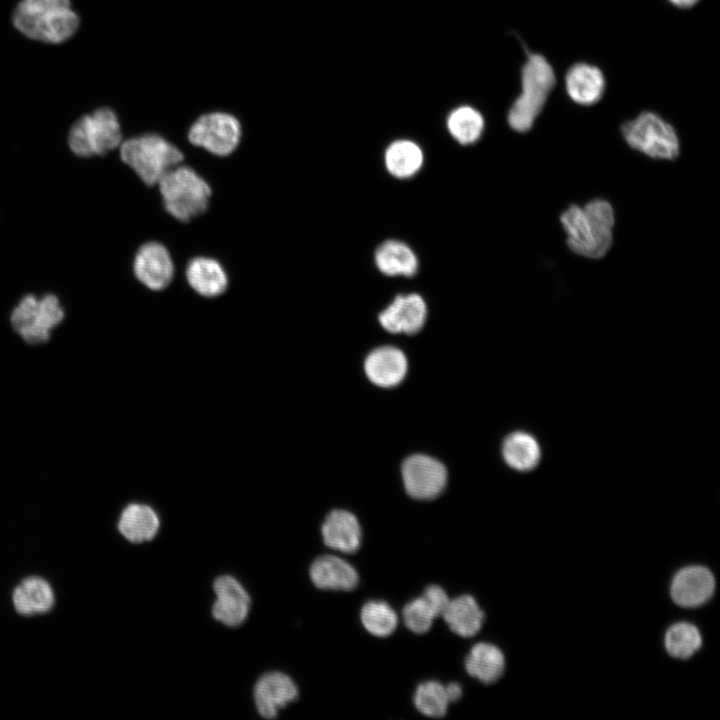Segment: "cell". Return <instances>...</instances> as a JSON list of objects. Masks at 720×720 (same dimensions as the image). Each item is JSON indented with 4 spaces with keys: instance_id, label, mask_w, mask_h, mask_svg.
I'll use <instances>...</instances> for the list:
<instances>
[{
    "instance_id": "obj_1",
    "label": "cell",
    "mask_w": 720,
    "mask_h": 720,
    "mask_svg": "<svg viewBox=\"0 0 720 720\" xmlns=\"http://www.w3.org/2000/svg\"><path fill=\"white\" fill-rule=\"evenodd\" d=\"M560 221L574 253L599 259L611 248L615 217L608 201L595 199L583 207L572 205L562 213Z\"/></svg>"
},
{
    "instance_id": "obj_2",
    "label": "cell",
    "mask_w": 720,
    "mask_h": 720,
    "mask_svg": "<svg viewBox=\"0 0 720 720\" xmlns=\"http://www.w3.org/2000/svg\"><path fill=\"white\" fill-rule=\"evenodd\" d=\"M12 23L27 38L59 44L76 33L80 19L70 0H21L14 9Z\"/></svg>"
},
{
    "instance_id": "obj_3",
    "label": "cell",
    "mask_w": 720,
    "mask_h": 720,
    "mask_svg": "<svg viewBox=\"0 0 720 720\" xmlns=\"http://www.w3.org/2000/svg\"><path fill=\"white\" fill-rule=\"evenodd\" d=\"M120 157L147 186L156 185L172 168L182 163V151L157 133L128 138L120 144Z\"/></svg>"
},
{
    "instance_id": "obj_4",
    "label": "cell",
    "mask_w": 720,
    "mask_h": 720,
    "mask_svg": "<svg viewBox=\"0 0 720 720\" xmlns=\"http://www.w3.org/2000/svg\"><path fill=\"white\" fill-rule=\"evenodd\" d=\"M166 212L180 222H189L208 208L212 189L192 167L172 168L157 183Z\"/></svg>"
},
{
    "instance_id": "obj_5",
    "label": "cell",
    "mask_w": 720,
    "mask_h": 720,
    "mask_svg": "<svg viewBox=\"0 0 720 720\" xmlns=\"http://www.w3.org/2000/svg\"><path fill=\"white\" fill-rule=\"evenodd\" d=\"M556 82L552 66L541 55L529 53L521 71L522 91L508 112V123L517 132L534 124Z\"/></svg>"
},
{
    "instance_id": "obj_6",
    "label": "cell",
    "mask_w": 720,
    "mask_h": 720,
    "mask_svg": "<svg viewBox=\"0 0 720 720\" xmlns=\"http://www.w3.org/2000/svg\"><path fill=\"white\" fill-rule=\"evenodd\" d=\"M119 118L109 107H100L76 120L68 132L70 150L78 157L103 156L122 143Z\"/></svg>"
},
{
    "instance_id": "obj_7",
    "label": "cell",
    "mask_w": 720,
    "mask_h": 720,
    "mask_svg": "<svg viewBox=\"0 0 720 720\" xmlns=\"http://www.w3.org/2000/svg\"><path fill=\"white\" fill-rule=\"evenodd\" d=\"M64 318V308L56 295L47 293L38 297L27 294L11 311L10 324L22 341L38 345L50 340L52 331Z\"/></svg>"
},
{
    "instance_id": "obj_8",
    "label": "cell",
    "mask_w": 720,
    "mask_h": 720,
    "mask_svg": "<svg viewBox=\"0 0 720 720\" xmlns=\"http://www.w3.org/2000/svg\"><path fill=\"white\" fill-rule=\"evenodd\" d=\"M627 144L651 157L672 160L679 155L680 143L674 128L653 112H643L622 126Z\"/></svg>"
},
{
    "instance_id": "obj_9",
    "label": "cell",
    "mask_w": 720,
    "mask_h": 720,
    "mask_svg": "<svg viewBox=\"0 0 720 720\" xmlns=\"http://www.w3.org/2000/svg\"><path fill=\"white\" fill-rule=\"evenodd\" d=\"M241 137L242 126L239 119L224 111L200 115L187 132L190 144L218 157L232 154L238 148Z\"/></svg>"
},
{
    "instance_id": "obj_10",
    "label": "cell",
    "mask_w": 720,
    "mask_h": 720,
    "mask_svg": "<svg viewBox=\"0 0 720 720\" xmlns=\"http://www.w3.org/2000/svg\"><path fill=\"white\" fill-rule=\"evenodd\" d=\"M402 477L407 493L416 499H432L444 489L447 471L438 460L426 455H412L402 466Z\"/></svg>"
},
{
    "instance_id": "obj_11",
    "label": "cell",
    "mask_w": 720,
    "mask_h": 720,
    "mask_svg": "<svg viewBox=\"0 0 720 720\" xmlns=\"http://www.w3.org/2000/svg\"><path fill=\"white\" fill-rule=\"evenodd\" d=\"M136 279L152 291H161L174 278V262L168 249L157 241L142 244L135 253L132 263Z\"/></svg>"
},
{
    "instance_id": "obj_12",
    "label": "cell",
    "mask_w": 720,
    "mask_h": 720,
    "mask_svg": "<svg viewBox=\"0 0 720 720\" xmlns=\"http://www.w3.org/2000/svg\"><path fill=\"white\" fill-rule=\"evenodd\" d=\"M715 579L704 566H688L680 569L672 579L670 594L679 606L693 608L703 605L713 595Z\"/></svg>"
},
{
    "instance_id": "obj_13",
    "label": "cell",
    "mask_w": 720,
    "mask_h": 720,
    "mask_svg": "<svg viewBox=\"0 0 720 720\" xmlns=\"http://www.w3.org/2000/svg\"><path fill=\"white\" fill-rule=\"evenodd\" d=\"M216 600L213 617L228 626L242 624L248 616L250 598L243 586L232 576L218 577L213 584Z\"/></svg>"
},
{
    "instance_id": "obj_14",
    "label": "cell",
    "mask_w": 720,
    "mask_h": 720,
    "mask_svg": "<svg viewBox=\"0 0 720 720\" xmlns=\"http://www.w3.org/2000/svg\"><path fill=\"white\" fill-rule=\"evenodd\" d=\"M427 307L416 293L398 295L379 314L381 326L390 333L415 334L424 326Z\"/></svg>"
},
{
    "instance_id": "obj_15",
    "label": "cell",
    "mask_w": 720,
    "mask_h": 720,
    "mask_svg": "<svg viewBox=\"0 0 720 720\" xmlns=\"http://www.w3.org/2000/svg\"><path fill=\"white\" fill-rule=\"evenodd\" d=\"M298 697L294 681L282 672H269L261 676L254 688V700L259 714L273 719L279 710Z\"/></svg>"
},
{
    "instance_id": "obj_16",
    "label": "cell",
    "mask_w": 720,
    "mask_h": 720,
    "mask_svg": "<svg viewBox=\"0 0 720 720\" xmlns=\"http://www.w3.org/2000/svg\"><path fill=\"white\" fill-rule=\"evenodd\" d=\"M185 278L197 294L208 298L220 296L228 286V275L223 265L207 256L192 258L186 265Z\"/></svg>"
},
{
    "instance_id": "obj_17",
    "label": "cell",
    "mask_w": 720,
    "mask_h": 720,
    "mask_svg": "<svg viewBox=\"0 0 720 720\" xmlns=\"http://www.w3.org/2000/svg\"><path fill=\"white\" fill-rule=\"evenodd\" d=\"M407 367L404 353L391 346L373 350L364 363L369 380L381 387H392L399 384L406 375Z\"/></svg>"
},
{
    "instance_id": "obj_18",
    "label": "cell",
    "mask_w": 720,
    "mask_h": 720,
    "mask_svg": "<svg viewBox=\"0 0 720 720\" xmlns=\"http://www.w3.org/2000/svg\"><path fill=\"white\" fill-rule=\"evenodd\" d=\"M310 578L320 589L350 591L359 581L355 568L335 555L316 558L310 567Z\"/></svg>"
},
{
    "instance_id": "obj_19",
    "label": "cell",
    "mask_w": 720,
    "mask_h": 720,
    "mask_svg": "<svg viewBox=\"0 0 720 720\" xmlns=\"http://www.w3.org/2000/svg\"><path fill=\"white\" fill-rule=\"evenodd\" d=\"M322 536L329 548L343 553H354L360 547L361 528L351 512L333 510L322 525Z\"/></svg>"
},
{
    "instance_id": "obj_20",
    "label": "cell",
    "mask_w": 720,
    "mask_h": 720,
    "mask_svg": "<svg viewBox=\"0 0 720 720\" xmlns=\"http://www.w3.org/2000/svg\"><path fill=\"white\" fill-rule=\"evenodd\" d=\"M565 86L568 96L575 103L592 105L601 99L605 89V79L599 68L578 63L567 71Z\"/></svg>"
},
{
    "instance_id": "obj_21",
    "label": "cell",
    "mask_w": 720,
    "mask_h": 720,
    "mask_svg": "<svg viewBox=\"0 0 720 720\" xmlns=\"http://www.w3.org/2000/svg\"><path fill=\"white\" fill-rule=\"evenodd\" d=\"M12 602L17 613L32 616L50 611L55 604V595L45 579L31 576L14 589Z\"/></svg>"
},
{
    "instance_id": "obj_22",
    "label": "cell",
    "mask_w": 720,
    "mask_h": 720,
    "mask_svg": "<svg viewBox=\"0 0 720 720\" xmlns=\"http://www.w3.org/2000/svg\"><path fill=\"white\" fill-rule=\"evenodd\" d=\"M160 520L152 507L146 504L131 503L121 512L118 530L132 543L149 541L157 534Z\"/></svg>"
},
{
    "instance_id": "obj_23",
    "label": "cell",
    "mask_w": 720,
    "mask_h": 720,
    "mask_svg": "<svg viewBox=\"0 0 720 720\" xmlns=\"http://www.w3.org/2000/svg\"><path fill=\"white\" fill-rule=\"evenodd\" d=\"M375 264L387 276H414L418 270V259L414 251L398 240H387L375 251Z\"/></svg>"
},
{
    "instance_id": "obj_24",
    "label": "cell",
    "mask_w": 720,
    "mask_h": 720,
    "mask_svg": "<svg viewBox=\"0 0 720 720\" xmlns=\"http://www.w3.org/2000/svg\"><path fill=\"white\" fill-rule=\"evenodd\" d=\"M442 617L454 633L472 637L481 629L484 613L472 596L461 595L450 600Z\"/></svg>"
},
{
    "instance_id": "obj_25",
    "label": "cell",
    "mask_w": 720,
    "mask_h": 720,
    "mask_svg": "<svg viewBox=\"0 0 720 720\" xmlns=\"http://www.w3.org/2000/svg\"><path fill=\"white\" fill-rule=\"evenodd\" d=\"M469 675L489 684L498 680L504 672L505 658L493 644L481 642L474 645L465 660Z\"/></svg>"
},
{
    "instance_id": "obj_26",
    "label": "cell",
    "mask_w": 720,
    "mask_h": 720,
    "mask_svg": "<svg viewBox=\"0 0 720 720\" xmlns=\"http://www.w3.org/2000/svg\"><path fill=\"white\" fill-rule=\"evenodd\" d=\"M424 155L421 148L410 140H397L386 149L384 162L388 172L404 179L415 175L422 167Z\"/></svg>"
},
{
    "instance_id": "obj_27",
    "label": "cell",
    "mask_w": 720,
    "mask_h": 720,
    "mask_svg": "<svg viewBox=\"0 0 720 720\" xmlns=\"http://www.w3.org/2000/svg\"><path fill=\"white\" fill-rule=\"evenodd\" d=\"M505 462L517 471H530L539 463L541 451L536 439L526 432H514L506 437L502 446Z\"/></svg>"
},
{
    "instance_id": "obj_28",
    "label": "cell",
    "mask_w": 720,
    "mask_h": 720,
    "mask_svg": "<svg viewBox=\"0 0 720 720\" xmlns=\"http://www.w3.org/2000/svg\"><path fill=\"white\" fill-rule=\"evenodd\" d=\"M447 128L457 142L468 145L480 138L484 129V119L476 109L461 106L449 114Z\"/></svg>"
},
{
    "instance_id": "obj_29",
    "label": "cell",
    "mask_w": 720,
    "mask_h": 720,
    "mask_svg": "<svg viewBox=\"0 0 720 720\" xmlns=\"http://www.w3.org/2000/svg\"><path fill=\"white\" fill-rule=\"evenodd\" d=\"M701 645V634L691 623H675L665 634V648L669 655L675 658H689L700 649Z\"/></svg>"
},
{
    "instance_id": "obj_30",
    "label": "cell",
    "mask_w": 720,
    "mask_h": 720,
    "mask_svg": "<svg viewBox=\"0 0 720 720\" xmlns=\"http://www.w3.org/2000/svg\"><path fill=\"white\" fill-rule=\"evenodd\" d=\"M361 621L365 629L377 637L392 634L397 626L395 611L383 601H369L361 610Z\"/></svg>"
},
{
    "instance_id": "obj_31",
    "label": "cell",
    "mask_w": 720,
    "mask_h": 720,
    "mask_svg": "<svg viewBox=\"0 0 720 720\" xmlns=\"http://www.w3.org/2000/svg\"><path fill=\"white\" fill-rule=\"evenodd\" d=\"M449 703L445 686L433 680L420 684L414 695L416 708L428 717H443Z\"/></svg>"
},
{
    "instance_id": "obj_32",
    "label": "cell",
    "mask_w": 720,
    "mask_h": 720,
    "mask_svg": "<svg viewBox=\"0 0 720 720\" xmlns=\"http://www.w3.org/2000/svg\"><path fill=\"white\" fill-rule=\"evenodd\" d=\"M402 614L407 628L417 634L429 631L434 618H436L422 597L406 604Z\"/></svg>"
},
{
    "instance_id": "obj_33",
    "label": "cell",
    "mask_w": 720,
    "mask_h": 720,
    "mask_svg": "<svg viewBox=\"0 0 720 720\" xmlns=\"http://www.w3.org/2000/svg\"><path fill=\"white\" fill-rule=\"evenodd\" d=\"M431 609L435 617L442 616L450 599L446 592L438 585H429L421 596Z\"/></svg>"
},
{
    "instance_id": "obj_34",
    "label": "cell",
    "mask_w": 720,
    "mask_h": 720,
    "mask_svg": "<svg viewBox=\"0 0 720 720\" xmlns=\"http://www.w3.org/2000/svg\"><path fill=\"white\" fill-rule=\"evenodd\" d=\"M446 694L449 702L457 701L462 695L461 686L457 683H450L445 686Z\"/></svg>"
},
{
    "instance_id": "obj_35",
    "label": "cell",
    "mask_w": 720,
    "mask_h": 720,
    "mask_svg": "<svg viewBox=\"0 0 720 720\" xmlns=\"http://www.w3.org/2000/svg\"><path fill=\"white\" fill-rule=\"evenodd\" d=\"M672 4L680 8H689L697 3L698 0H669Z\"/></svg>"
}]
</instances>
